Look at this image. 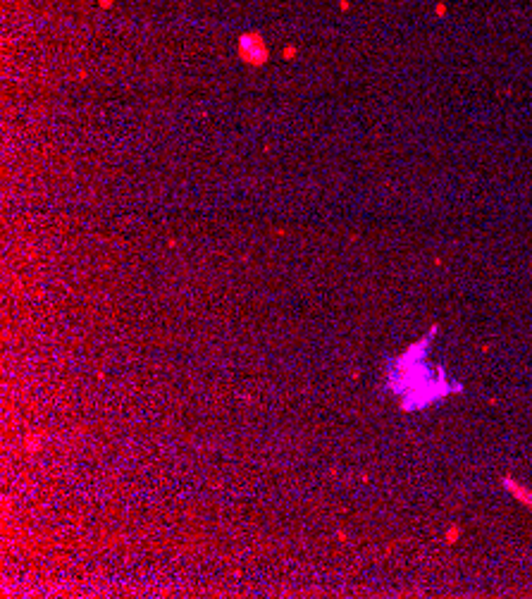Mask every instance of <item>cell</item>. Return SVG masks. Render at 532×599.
I'll list each match as a JSON object with an SVG mask.
<instances>
[{
  "instance_id": "2",
  "label": "cell",
  "mask_w": 532,
  "mask_h": 599,
  "mask_svg": "<svg viewBox=\"0 0 532 599\" xmlns=\"http://www.w3.org/2000/svg\"><path fill=\"white\" fill-rule=\"evenodd\" d=\"M458 532H461L458 527H451L449 532H446V539H449V542H456V539H458Z\"/></svg>"
},
{
  "instance_id": "1",
  "label": "cell",
  "mask_w": 532,
  "mask_h": 599,
  "mask_svg": "<svg viewBox=\"0 0 532 599\" xmlns=\"http://www.w3.org/2000/svg\"><path fill=\"white\" fill-rule=\"evenodd\" d=\"M504 487H506L511 494H513V499H518L523 506H528V509L532 511V490H528L525 485H521L518 480H513L511 475H506V478H504Z\"/></svg>"
}]
</instances>
